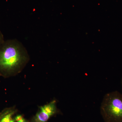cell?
Wrapping results in <instances>:
<instances>
[{"label":"cell","mask_w":122,"mask_h":122,"mask_svg":"<svg viewBox=\"0 0 122 122\" xmlns=\"http://www.w3.org/2000/svg\"><path fill=\"white\" fill-rule=\"evenodd\" d=\"M26 58V51L16 39L5 41L0 47V70L11 72L20 68Z\"/></svg>","instance_id":"6da1fadb"},{"label":"cell","mask_w":122,"mask_h":122,"mask_svg":"<svg viewBox=\"0 0 122 122\" xmlns=\"http://www.w3.org/2000/svg\"><path fill=\"white\" fill-rule=\"evenodd\" d=\"M105 122H122V94L115 91L104 96L100 107Z\"/></svg>","instance_id":"7a4b0ae2"},{"label":"cell","mask_w":122,"mask_h":122,"mask_svg":"<svg viewBox=\"0 0 122 122\" xmlns=\"http://www.w3.org/2000/svg\"><path fill=\"white\" fill-rule=\"evenodd\" d=\"M56 102L53 100L49 103L41 107L40 110L35 116V122H46L50 118L57 112Z\"/></svg>","instance_id":"3957f363"},{"label":"cell","mask_w":122,"mask_h":122,"mask_svg":"<svg viewBox=\"0 0 122 122\" xmlns=\"http://www.w3.org/2000/svg\"><path fill=\"white\" fill-rule=\"evenodd\" d=\"M12 113H9L5 115L0 120V122H9L12 119Z\"/></svg>","instance_id":"277c9868"},{"label":"cell","mask_w":122,"mask_h":122,"mask_svg":"<svg viewBox=\"0 0 122 122\" xmlns=\"http://www.w3.org/2000/svg\"><path fill=\"white\" fill-rule=\"evenodd\" d=\"M15 120L16 122H27L26 120L21 115L17 116L15 117Z\"/></svg>","instance_id":"5b68a950"},{"label":"cell","mask_w":122,"mask_h":122,"mask_svg":"<svg viewBox=\"0 0 122 122\" xmlns=\"http://www.w3.org/2000/svg\"><path fill=\"white\" fill-rule=\"evenodd\" d=\"M5 41L4 36H3L2 33L0 30V47L2 45Z\"/></svg>","instance_id":"8992f818"},{"label":"cell","mask_w":122,"mask_h":122,"mask_svg":"<svg viewBox=\"0 0 122 122\" xmlns=\"http://www.w3.org/2000/svg\"><path fill=\"white\" fill-rule=\"evenodd\" d=\"M9 122H15V120L14 119H12Z\"/></svg>","instance_id":"52a82bcc"},{"label":"cell","mask_w":122,"mask_h":122,"mask_svg":"<svg viewBox=\"0 0 122 122\" xmlns=\"http://www.w3.org/2000/svg\"><path fill=\"white\" fill-rule=\"evenodd\" d=\"M121 84H122V80H121Z\"/></svg>","instance_id":"ba28073f"}]
</instances>
